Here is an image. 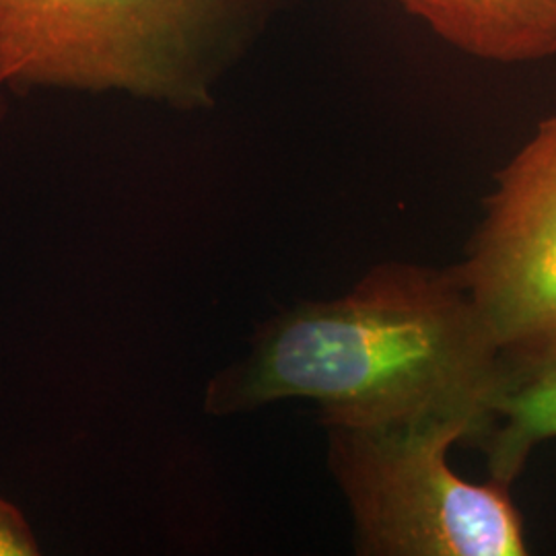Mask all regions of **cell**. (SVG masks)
I'll use <instances>...</instances> for the list:
<instances>
[{
  "label": "cell",
  "instance_id": "1",
  "mask_svg": "<svg viewBox=\"0 0 556 556\" xmlns=\"http://www.w3.org/2000/svg\"><path fill=\"white\" fill-rule=\"evenodd\" d=\"M517 376L456 266L388 262L342 298L260 324L245 357L204 390L211 417L316 402L326 429L466 420L484 441Z\"/></svg>",
  "mask_w": 556,
  "mask_h": 556
},
{
  "label": "cell",
  "instance_id": "2",
  "mask_svg": "<svg viewBox=\"0 0 556 556\" xmlns=\"http://www.w3.org/2000/svg\"><path fill=\"white\" fill-rule=\"evenodd\" d=\"M262 0H0L7 87L118 91L174 108L213 100Z\"/></svg>",
  "mask_w": 556,
  "mask_h": 556
},
{
  "label": "cell",
  "instance_id": "3",
  "mask_svg": "<svg viewBox=\"0 0 556 556\" xmlns=\"http://www.w3.org/2000/svg\"><path fill=\"white\" fill-rule=\"evenodd\" d=\"M477 439L459 418L328 429V464L351 507L358 555H528L509 484L457 477L447 456Z\"/></svg>",
  "mask_w": 556,
  "mask_h": 556
},
{
  "label": "cell",
  "instance_id": "4",
  "mask_svg": "<svg viewBox=\"0 0 556 556\" xmlns=\"http://www.w3.org/2000/svg\"><path fill=\"white\" fill-rule=\"evenodd\" d=\"M456 270L519 383L556 369V116L498 172Z\"/></svg>",
  "mask_w": 556,
  "mask_h": 556
},
{
  "label": "cell",
  "instance_id": "5",
  "mask_svg": "<svg viewBox=\"0 0 556 556\" xmlns=\"http://www.w3.org/2000/svg\"><path fill=\"white\" fill-rule=\"evenodd\" d=\"M438 38L477 59L517 64L556 54V0H396Z\"/></svg>",
  "mask_w": 556,
  "mask_h": 556
},
{
  "label": "cell",
  "instance_id": "6",
  "mask_svg": "<svg viewBox=\"0 0 556 556\" xmlns=\"http://www.w3.org/2000/svg\"><path fill=\"white\" fill-rule=\"evenodd\" d=\"M556 438V369L517 383L498 410L497 425L484 439L489 472L511 484L538 443Z\"/></svg>",
  "mask_w": 556,
  "mask_h": 556
},
{
  "label": "cell",
  "instance_id": "7",
  "mask_svg": "<svg viewBox=\"0 0 556 556\" xmlns=\"http://www.w3.org/2000/svg\"><path fill=\"white\" fill-rule=\"evenodd\" d=\"M40 555V542L20 509L0 493V556Z\"/></svg>",
  "mask_w": 556,
  "mask_h": 556
},
{
  "label": "cell",
  "instance_id": "8",
  "mask_svg": "<svg viewBox=\"0 0 556 556\" xmlns=\"http://www.w3.org/2000/svg\"><path fill=\"white\" fill-rule=\"evenodd\" d=\"M4 87H7V80H4V77H2V75H0V91H2V89H4Z\"/></svg>",
  "mask_w": 556,
  "mask_h": 556
}]
</instances>
